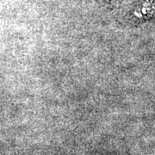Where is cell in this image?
<instances>
[{"label":"cell","instance_id":"7a4b0ae2","mask_svg":"<svg viewBox=\"0 0 155 155\" xmlns=\"http://www.w3.org/2000/svg\"><path fill=\"white\" fill-rule=\"evenodd\" d=\"M99 2L105 6L111 7V8L116 7L119 4V0H99Z\"/></svg>","mask_w":155,"mask_h":155},{"label":"cell","instance_id":"6da1fadb","mask_svg":"<svg viewBox=\"0 0 155 155\" xmlns=\"http://www.w3.org/2000/svg\"><path fill=\"white\" fill-rule=\"evenodd\" d=\"M127 21L134 25L143 24L155 18V0H141L127 14Z\"/></svg>","mask_w":155,"mask_h":155}]
</instances>
